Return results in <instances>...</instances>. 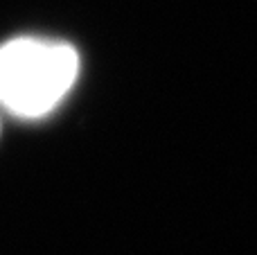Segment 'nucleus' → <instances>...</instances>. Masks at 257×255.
I'll return each mask as SVG.
<instances>
[{"label": "nucleus", "instance_id": "1", "mask_svg": "<svg viewBox=\"0 0 257 255\" xmlns=\"http://www.w3.org/2000/svg\"><path fill=\"white\" fill-rule=\"evenodd\" d=\"M79 54L70 43L18 36L0 45V106L18 117L48 115L72 88Z\"/></svg>", "mask_w": 257, "mask_h": 255}, {"label": "nucleus", "instance_id": "2", "mask_svg": "<svg viewBox=\"0 0 257 255\" xmlns=\"http://www.w3.org/2000/svg\"><path fill=\"white\" fill-rule=\"evenodd\" d=\"M0 129H3V122H0Z\"/></svg>", "mask_w": 257, "mask_h": 255}]
</instances>
